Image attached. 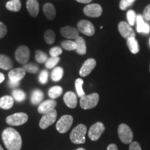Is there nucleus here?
<instances>
[{"label": "nucleus", "instance_id": "obj_24", "mask_svg": "<svg viewBox=\"0 0 150 150\" xmlns=\"http://www.w3.org/2000/svg\"><path fill=\"white\" fill-rule=\"evenodd\" d=\"M45 95L43 92L40 89L33 90L31 96V102L33 105H37L42 102Z\"/></svg>", "mask_w": 150, "mask_h": 150}, {"label": "nucleus", "instance_id": "obj_27", "mask_svg": "<svg viewBox=\"0 0 150 150\" xmlns=\"http://www.w3.org/2000/svg\"><path fill=\"white\" fill-rule=\"evenodd\" d=\"M63 93V88L59 86H55L49 90L48 95L51 99H55L59 97Z\"/></svg>", "mask_w": 150, "mask_h": 150}, {"label": "nucleus", "instance_id": "obj_1", "mask_svg": "<svg viewBox=\"0 0 150 150\" xmlns=\"http://www.w3.org/2000/svg\"><path fill=\"white\" fill-rule=\"evenodd\" d=\"M2 140L8 150H20L22 145V140L20 134L16 129L11 127L3 131L1 135Z\"/></svg>", "mask_w": 150, "mask_h": 150}, {"label": "nucleus", "instance_id": "obj_13", "mask_svg": "<svg viewBox=\"0 0 150 150\" xmlns=\"http://www.w3.org/2000/svg\"><path fill=\"white\" fill-rule=\"evenodd\" d=\"M118 30L122 36L125 38L127 39L130 38L135 37L136 34L132 28L129 24L126 22H120L118 24Z\"/></svg>", "mask_w": 150, "mask_h": 150}, {"label": "nucleus", "instance_id": "obj_38", "mask_svg": "<svg viewBox=\"0 0 150 150\" xmlns=\"http://www.w3.org/2000/svg\"><path fill=\"white\" fill-rule=\"evenodd\" d=\"M63 53L62 48L60 47H54L50 50V54L52 57H59V56Z\"/></svg>", "mask_w": 150, "mask_h": 150}, {"label": "nucleus", "instance_id": "obj_16", "mask_svg": "<svg viewBox=\"0 0 150 150\" xmlns=\"http://www.w3.org/2000/svg\"><path fill=\"white\" fill-rule=\"evenodd\" d=\"M61 33L64 38H66L67 39H76L79 36V31L77 29L74 27H70V26H65V27L61 28Z\"/></svg>", "mask_w": 150, "mask_h": 150}, {"label": "nucleus", "instance_id": "obj_44", "mask_svg": "<svg viewBox=\"0 0 150 150\" xmlns=\"http://www.w3.org/2000/svg\"><path fill=\"white\" fill-rule=\"evenodd\" d=\"M107 150H118V149L117 145H115V144H110L108 146Z\"/></svg>", "mask_w": 150, "mask_h": 150}, {"label": "nucleus", "instance_id": "obj_40", "mask_svg": "<svg viewBox=\"0 0 150 150\" xmlns=\"http://www.w3.org/2000/svg\"><path fill=\"white\" fill-rule=\"evenodd\" d=\"M142 17H143L144 20H147V21H150V4L147 5L144 9Z\"/></svg>", "mask_w": 150, "mask_h": 150}, {"label": "nucleus", "instance_id": "obj_39", "mask_svg": "<svg viewBox=\"0 0 150 150\" xmlns=\"http://www.w3.org/2000/svg\"><path fill=\"white\" fill-rule=\"evenodd\" d=\"M136 0H121L120 2V8L121 10L125 11L128 8V7L131 6Z\"/></svg>", "mask_w": 150, "mask_h": 150}, {"label": "nucleus", "instance_id": "obj_5", "mask_svg": "<svg viewBox=\"0 0 150 150\" xmlns=\"http://www.w3.org/2000/svg\"><path fill=\"white\" fill-rule=\"evenodd\" d=\"M29 117L24 112H17L8 116L6 119V123L11 126H20L27 122Z\"/></svg>", "mask_w": 150, "mask_h": 150}, {"label": "nucleus", "instance_id": "obj_23", "mask_svg": "<svg viewBox=\"0 0 150 150\" xmlns=\"http://www.w3.org/2000/svg\"><path fill=\"white\" fill-rule=\"evenodd\" d=\"M75 42L76 45V52L80 55H84L87 52V48H86V45L85 40L82 37L79 36L77 38L75 39Z\"/></svg>", "mask_w": 150, "mask_h": 150}, {"label": "nucleus", "instance_id": "obj_29", "mask_svg": "<svg viewBox=\"0 0 150 150\" xmlns=\"http://www.w3.org/2000/svg\"><path fill=\"white\" fill-rule=\"evenodd\" d=\"M12 95L13 99H15L18 102H24L26 99V97H27L26 93L22 90L20 89L13 90L12 92Z\"/></svg>", "mask_w": 150, "mask_h": 150}, {"label": "nucleus", "instance_id": "obj_30", "mask_svg": "<svg viewBox=\"0 0 150 150\" xmlns=\"http://www.w3.org/2000/svg\"><path fill=\"white\" fill-rule=\"evenodd\" d=\"M83 80L82 79L79 78L75 81V88H76V91L77 93L78 97L81 98L82 97L85 96L86 93L83 89Z\"/></svg>", "mask_w": 150, "mask_h": 150}, {"label": "nucleus", "instance_id": "obj_11", "mask_svg": "<svg viewBox=\"0 0 150 150\" xmlns=\"http://www.w3.org/2000/svg\"><path fill=\"white\" fill-rule=\"evenodd\" d=\"M102 8L97 4H91L86 6L83 8V13L86 16L90 18H98L102 14Z\"/></svg>", "mask_w": 150, "mask_h": 150}, {"label": "nucleus", "instance_id": "obj_8", "mask_svg": "<svg viewBox=\"0 0 150 150\" xmlns=\"http://www.w3.org/2000/svg\"><path fill=\"white\" fill-rule=\"evenodd\" d=\"M16 61L20 64H26L30 59V50L27 46L18 47L15 53Z\"/></svg>", "mask_w": 150, "mask_h": 150}, {"label": "nucleus", "instance_id": "obj_21", "mask_svg": "<svg viewBox=\"0 0 150 150\" xmlns=\"http://www.w3.org/2000/svg\"><path fill=\"white\" fill-rule=\"evenodd\" d=\"M13 67V63L11 58L4 54H0V68L8 70H11Z\"/></svg>", "mask_w": 150, "mask_h": 150}, {"label": "nucleus", "instance_id": "obj_18", "mask_svg": "<svg viewBox=\"0 0 150 150\" xmlns=\"http://www.w3.org/2000/svg\"><path fill=\"white\" fill-rule=\"evenodd\" d=\"M136 23H137V31L138 33H148L150 31V27L147 22L144 21L143 17L141 15H138L136 17Z\"/></svg>", "mask_w": 150, "mask_h": 150}, {"label": "nucleus", "instance_id": "obj_33", "mask_svg": "<svg viewBox=\"0 0 150 150\" xmlns=\"http://www.w3.org/2000/svg\"><path fill=\"white\" fill-rule=\"evenodd\" d=\"M61 47L65 50L67 51H72V50H76V45L74 41L72 40H63L61 42Z\"/></svg>", "mask_w": 150, "mask_h": 150}, {"label": "nucleus", "instance_id": "obj_3", "mask_svg": "<svg viewBox=\"0 0 150 150\" xmlns=\"http://www.w3.org/2000/svg\"><path fill=\"white\" fill-rule=\"evenodd\" d=\"M99 96L97 93H92L85 95L80 99V106L84 110L92 109L97 106L99 102Z\"/></svg>", "mask_w": 150, "mask_h": 150}, {"label": "nucleus", "instance_id": "obj_9", "mask_svg": "<svg viewBox=\"0 0 150 150\" xmlns=\"http://www.w3.org/2000/svg\"><path fill=\"white\" fill-rule=\"evenodd\" d=\"M105 130L104 124L98 122L91 126L88 131L89 138L93 141H96L100 138Z\"/></svg>", "mask_w": 150, "mask_h": 150}, {"label": "nucleus", "instance_id": "obj_14", "mask_svg": "<svg viewBox=\"0 0 150 150\" xmlns=\"http://www.w3.org/2000/svg\"><path fill=\"white\" fill-rule=\"evenodd\" d=\"M57 102L54 99H48L41 103L38 108V111L40 114H45L50 112L51 110L55 109Z\"/></svg>", "mask_w": 150, "mask_h": 150}, {"label": "nucleus", "instance_id": "obj_47", "mask_svg": "<svg viewBox=\"0 0 150 150\" xmlns=\"http://www.w3.org/2000/svg\"><path fill=\"white\" fill-rule=\"evenodd\" d=\"M76 150H86V149H83V148H78V149H76Z\"/></svg>", "mask_w": 150, "mask_h": 150}, {"label": "nucleus", "instance_id": "obj_22", "mask_svg": "<svg viewBox=\"0 0 150 150\" xmlns=\"http://www.w3.org/2000/svg\"><path fill=\"white\" fill-rule=\"evenodd\" d=\"M14 104V99L11 96L5 95L0 98V108L4 110L11 109Z\"/></svg>", "mask_w": 150, "mask_h": 150}, {"label": "nucleus", "instance_id": "obj_35", "mask_svg": "<svg viewBox=\"0 0 150 150\" xmlns=\"http://www.w3.org/2000/svg\"><path fill=\"white\" fill-rule=\"evenodd\" d=\"M60 59H61L59 57H52L51 56V57L48 58V59L45 62V67L47 69L54 68L59 63Z\"/></svg>", "mask_w": 150, "mask_h": 150}, {"label": "nucleus", "instance_id": "obj_26", "mask_svg": "<svg viewBox=\"0 0 150 150\" xmlns=\"http://www.w3.org/2000/svg\"><path fill=\"white\" fill-rule=\"evenodd\" d=\"M22 6L20 0H11L6 4V7L8 11L12 12H18Z\"/></svg>", "mask_w": 150, "mask_h": 150}, {"label": "nucleus", "instance_id": "obj_19", "mask_svg": "<svg viewBox=\"0 0 150 150\" xmlns=\"http://www.w3.org/2000/svg\"><path fill=\"white\" fill-rule=\"evenodd\" d=\"M27 8L30 16L35 18L39 13V3L37 0H27Z\"/></svg>", "mask_w": 150, "mask_h": 150}, {"label": "nucleus", "instance_id": "obj_34", "mask_svg": "<svg viewBox=\"0 0 150 150\" xmlns=\"http://www.w3.org/2000/svg\"><path fill=\"white\" fill-rule=\"evenodd\" d=\"M23 68L25 70L26 72L31 73V74H36L38 72L39 70V67L33 63H26L24 65Z\"/></svg>", "mask_w": 150, "mask_h": 150}, {"label": "nucleus", "instance_id": "obj_17", "mask_svg": "<svg viewBox=\"0 0 150 150\" xmlns=\"http://www.w3.org/2000/svg\"><path fill=\"white\" fill-rule=\"evenodd\" d=\"M63 100L65 105L70 108H76L77 105V97L76 94L72 91H68L65 94Z\"/></svg>", "mask_w": 150, "mask_h": 150}, {"label": "nucleus", "instance_id": "obj_37", "mask_svg": "<svg viewBox=\"0 0 150 150\" xmlns=\"http://www.w3.org/2000/svg\"><path fill=\"white\" fill-rule=\"evenodd\" d=\"M49 73L47 70H42L39 74L38 80L41 84H46L48 81Z\"/></svg>", "mask_w": 150, "mask_h": 150}, {"label": "nucleus", "instance_id": "obj_12", "mask_svg": "<svg viewBox=\"0 0 150 150\" xmlns=\"http://www.w3.org/2000/svg\"><path fill=\"white\" fill-rule=\"evenodd\" d=\"M97 62L94 59H88L84 62L79 70V75L82 77H86L91 74L95 67H96Z\"/></svg>", "mask_w": 150, "mask_h": 150}, {"label": "nucleus", "instance_id": "obj_6", "mask_svg": "<svg viewBox=\"0 0 150 150\" xmlns=\"http://www.w3.org/2000/svg\"><path fill=\"white\" fill-rule=\"evenodd\" d=\"M73 123V117L72 115H65L60 118L56 125L57 131L61 134H65L68 131Z\"/></svg>", "mask_w": 150, "mask_h": 150}, {"label": "nucleus", "instance_id": "obj_46", "mask_svg": "<svg viewBox=\"0 0 150 150\" xmlns=\"http://www.w3.org/2000/svg\"><path fill=\"white\" fill-rule=\"evenodd\" d=\"M5 79V76L3 73L0 72V83H1Z\"/></svg>", "mask_w": 150, "mask_h": 150}, {"label": "nucleus", "instance_id": "obj_2", "mask_svg": "<svg viewBox=\"0 0 150 150\" xmlns=\"http://www.w3.org/2000/svg\"><path fill=\"white\" fill-rule=\"evenodd\" d=\"M87 133V127L84 125L80 124L73 129L70 134V140L74 144H83L86 142V134Z\"/></svg>", "mask_w": 150, "mask_h": 150}, {"label": "nucleus", "instance_id": "obj_45", "mask_svg": "<svg viewBox=\"0 0 150 150\" xmlns=\"http://www.w3.org/2000/svg\"><path fill=\"white\" fill-rule=\"evenodd\" d=\"M76 1L79 3H81V4H88L90 2H91L93 0H76Z\"/></svg>", "mask_w": 150, "mask_h": 150}, {"label": "nucleus", "instance_id": "obj_15", "mask_svg": "<svg viewBox=\"0 0 150 150\" xmlns=\"http://www.w3.org/2000/svg\"><path fill=\"white\" fill-rule=\"evenodd\" d=\"M26 74V71L23 67H18L13 69L8 72L9 80L12 81L20 82L24 77Z\"/></svg>", "mask_w": 150, "mask_h": 150}, {"label": "nucleus", "instance_id": "obj_25", "mask_svg": "<svg viewBox=\"0 0 150 150\" xmlns=\"http://www.w3.org/2000/svg\"><path fill=\"white\" fill-rule=\"evenodd\" d=\"M127 46L130 50V52L132 54H138L140 51V47L138 45V42L135 37L130 38L127 39Z\"/></svg>", "mask_w": 150, "mask_h": 150}, {"label": "nucleus", "instance_id": "obj_48", "mask_svg": "<svg viewBox=\"0 0 150 150\" xmlns=\"http://www.w3.org/2000/svg\"><path fill=\"white\" fill-rule=\"evenodd\" d=\"M0 150H4V149H3V147H1V145H0Z\"/></svg>", "mask_w": 150, "mask_h": 150}, {"label": "nucleus", "instance_id": "obj_28", "mask_svg": "<svg viewBox=\"0 0 150 150\" xmlns=\"http://www.w3.org/2000/svg\"><path fill=\"white\" fill-rule=\"evenodd\" d=\"M63 74H64V70L61 67H56L52 70L51 74V78L52 81L55 82L59 81L63 78Z\"/></svg>", "mask_w": 150, "mask_h": 150}, {"label": "nucleus", "instance_id": "obj_32", "mask_svg": "<svg viewBox=\"0 0 150 150\" xmlns=\"http://www.w3.org/2000/svg\"><path fill=\"white\" fill-rule=\"evenodd\" d=\"M35 60L39 63H45L47 60L48 59V56L45 52L41 50L35 51Z\"/></svg>", "mask_w": 150, "mask_h": 150}, {"label": "nucleus", "instance_id": "obj_41", "mask_svg": "<svg viewBox=\"0 0 150 150\" xmlns=\"http://www.w3.org/2000/svg\"><path fill=\"white\" fill-rule=\"evenodd\" d=\"M7 33V27L3 22H0V39L3 38Z\"/></svg>", "mask_w": 150, "mask_h": 150}, {"label": "nucleus", "instance_id": "obj_50", "mask_svg": "<svg viewBox=\"0 0 150 150\" xmlns=\"http://www.w3.org/2000/svg\"><path fill=\"white\" fill-rule=\"evenodd\" d=\"M149 70H150V66H149Z\"/></svg>", "mask_w": 150, "mask_h": 150}, {"label": "nucleus", "instance_id": "obj_31", "mask_svg": "<svg viewBox=\"0 0 150 150\" xmlns=\"http://www.w3.org/2000/svg\"><path fill=\"white\" fill-rule=\"evenodd\" d=\"M44 38L45 42L47 43L48 45H52L55 42L56 39V35L55 33L53 30L52 29H48L47 30L45 33L44 35Z\"/></svg>", "mask_w": 150, "mask_h": 150}, {"label": "nucleus", "instance_id": "obj_36", "mask_svg": "<svg viewBox=\"0 0 150 150\" xmlns=\"http://www.w3.org/2000/svg\"><path fill=\"white\" fill-rule=\"evenodd\" d=\"M127 20H128L129 24L130 26H134L135 22L136 21V14L134 11L129 10L127 13Z\"/></svg>", "mask_w": 150, "mask_h": 150}, {"label": "nucleus", "instance_id": "obj_49", "mask_svg": "<svg viewBox=\"0 0 150 150\" xmlns=\"http://www.w3.org/2000/svg\"><path fill=\"white\" fill-rule=\"evenodd\" d=\"M149 45H150V39H149Z\"/></svg>", "mask_w": 150, "mask_h": 150}, {"label": "nucleus", "instance_id": "obj_4", "mask_svg": "<svg viewBox=\"0 0 150 150\" xmlns=\"http://www.w3.org/2000/svg\"><path fill=\"white\" fill-rule=\"evenodd\" d=\"M118 136L124 144H129L132 142L134 134L128 125L121 124L118 127Z\"/></svg>", "mask_w": 150, "mask_h": 150}, {"label": "nucleus", "instance_id": "obj_43", "mask_svg": "<svg viewBox=\"0 0 150 150\" xmlns=\"http://www.w3.org/2000/svg\"><path fill=\"white\" fill-rule=\"evenodd\" d=\"M8 84L9 87L11 88H17L19 85H20V82L12 81L9 80Z\"/></svg>", "mask_w": 150, "mask_h": 150}, {"label": "nucleus", "instance_id": "obj_42", "mask_svg": "<svg viewBox=\"0 0 150 150\" xmlns=\"http://www.w3.org/2000/svg\"><path fill=\"white\" fill-rule=\"evenodd\" d=\"M129 150H142V149L138 142H132L129 146Z\"/></svg>", "mask_w": 150, "mask_h": 150}, {"label": "nucleus", "instance_id": "obj_7", "mask_svg": "<svg viewBox=\"0 0 150 150\" xmlns=\"http://www.w3.org/2000/svg\"><path fill=\"white\" fill-rule=\"evenodd\" d=\"M57 117V112L56 109L44 114L40 119L39 126L42 129H46L55 122Z\"/></svg>", "mask_w": 150, "mask_h": 150}, {"label": "nucleus", "instance_id": "obj_10", "mask_svg": "<svg viewBox=\"0 0 150 150\" xmlns=\"http://www.w3.org/2000/svg\"><path fill=\"white\" fill-rule=\"evenodd\" d=\"M78 31L88 36H92L95 34V27L91 22L86 20H81L77 23Z\"/></svg>", "mask_w": 150, "mask_h": 150}, {"label": "nucleus", "instance_id": "obj_20", "mask_svg": "<svg viewBox=\"0 0 150 150\" xmlns=\"http://www.w3.org/2000/svg\"><path fill=\"white\" fill-rule=\"evenodd\" d=\"M43 12L47 19L53 20L56 16V11L54 6L51 3H46L43 6Z\"/></svg>", "mask_w": 150, "mask_h": 150}]
</instances>
